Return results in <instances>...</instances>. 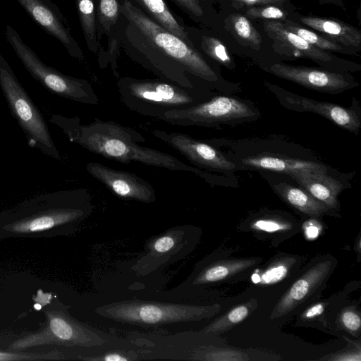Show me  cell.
Returning a JSON list of instances; mask_svg holds the SVG:
<instances>
[{"mask_svg":"<svg viewBox=\"0 0 361 361\" xmlns=\"http://www.w3.org/2000/svg\"><path fill=\"white\" fill-rule=\"evenodd\" d=\"M252 227L256 230L267 232H276L289 230L292 226L286 221L274 219H262L255 221Z\"/></svg>","mask_w":361,"mask_h":361,"instance_id":"cell-36","label":"cell"},{"mask_svg":"<svg viewBox=\"0 0 361 361\" xmlns=\"http://www.w3.org/2000/svg\"><path fill=\"white\" fill-rule=\"evenodd\" d=\"M5 34L25 69L44 88L65 99L85 104H98L99 98L89 81L66 75L45 64L11 26H6Z\"/></svg>","mask_w":361,"mask_h":361,"instance_id":"cell-7","label":"cell"},{"mask_svg":"<svg viewBox=\"0 0 361 361\" xmlns=\"http://www.w3.org/2000/svg\"><path fill=\"white\" fill-rule=\"evenodd\" d=\"M331 360H341V361H360V350H350L348 352H343L338 355H336L334 357L329 358Z\"/></svg>","mask_w":361,"mask_h":361,"instance_id":"cell-39","label":"cell"},{"mask_svg":"<svg viewBox=\"0 0 361 361\" xmlns=\"http://www.w3.org/2000/svg\"><path fill=\"white\" fill-rule=\"evenodd\" d=\"M152 134L197 166L216 171H228L235 167L216 148L185 133L154 129Z\"/></svg>","mask_w":361,"mask_h":361,"instance_id":"cell-14","label":"cell"},{"mask_svg":"<svg viewBox=\"0 0 361 361\" xmlns=\"http://www.w3.org/2000/svg\"><path fill=\"white\" fill-rule=\"evenodd\" d=\"M97 31L99 42L103 35L108 36L121 16L119 0H96Z\"/></svg>","mask_w":361,"mask_h":361,"instance_id":"cell-26","label":"cell"},{"mask_svg":"<svg viewBox=\"0 0 361 361\" xmlns=\"http://www.w3.org/2000/svg\"><path fill=\"white\" fill-rule=\"evenodd\" d=\"M245 166L269 170L290 175L304 170H322L327 171L325 166L317 162L288 157H279L271 154H261L242 159Z\"/></svg>","mask_w":361,"mask_h":361,"instance_id":"cell-20","label":"cell"},{"mask_svg":"<svg viewBox=\"0 0 361 361\" xmlns=\"http://www.w3.org/2000/svg\"><path fill=\"white\" fill-rule=\"evenodd\" d=\"M331 267V262L325 260L315 264L303 274L279 300L271 317L283 316L305 301L325 281Z\"/></svg>","mask_w":361,"mask_h":361,"instance_id":"cell-17","label":"cell"},{"mask_svg":"<svg viewBox=\"0 0 361 361\" xmlns=\"http://www.w3.org/2000/svg\"><path fill=\"white\" fill-rule=\"evenodd\" d=\"M85 169L90 175L122 199L147 204L156 201L152 185L133 173L114 169L98 162H90Z\"/></svg>","mask_w":361,"mask_h":361,"instance_id":"cell-12","label":"cell"},{"mask_svg":"<svg viewBox=\"0 0 361 361\" xmlns=\"http://www.w3.org/2000/svg\"><path fill=\"white\" fill-rule=\"evenodd\" d=\"M44 314L46 321L39 330L17 338L8 348L20 351L42 345L94 348L106 342L99 334L70 315L66 307L49 308Z\"/></svg>","mask_w":361,"mask_h":361,"instance_id":"cell-8","label":"cell"},{"mask_svg":"<svg viewBox=\"0 0 361 361\" xmlns=\"http://www.w3.org/2000/svg\"><path fill=\"white\" fill-rule=\"evenodd\" d=\"M304 190L328 208H336L342 184L325 171L304 170L289 175Z\"/></svg>","mask_w":361,"mask_h":361,"instance_id":"cell-18","label":"cell"},{"mask_svg":"<svg viewBox=\"0 0 361 361\" xmlns=\"http://www.w3.org/2000/svg\"><path fill=\"white\" fill-rule=\"evenodd\" d=\"M201 49L211 59L225 66H231V59L224 44L217 38L202 35Z\"/></svg>","mask_w":361,"mask_h":361,"instance_id":"cell-32","label":"cell"},{"mask_svg":"<svg viewBox=\"0 0 361 361\" xmlns=\"http://www.w3.org/2000/svg\"><path fill=\"white\" fill-rule=\"evenodd\" d=\"M121 14L135 25L153 46L181 66L189 75L208 82L219 80L215 70L195 47L164 29L129 0L123 1Z\"/></svg>","mask_w":361,"mask_h":361,"instance_id":"cell-5","label":"cell"},{"mask_svg":"<svg viewBox=\"0 0 361 361\" xmlns=\"http://www.w3.org/2000/svg\"><path fill=\"white\" fill-rule=\"evenodd\" d=\"M63 355L57 350L47 353H25L0 350V361L8 360H61Z\"/></svg>","mask_w":361,"mask_h":361,"instance_id":"cell-33","label":"cell"},{"mask_svg":"<svg viewBox=\"0 0 361 361\" xmlns=\"http://www.w3.org/2000/svg\"><path fill=\"white\" fill-rule=\"evenodd\" d=\"M190 226H178L152 238L145 245L144 252L133 269L146 276L178 259H181L195 245Z\"/></svg>","mask_w":361,"mask_h":361,"instance_id":"cell-11","label":"cell"},{"mask_svg":"<svg viewBox=\"0 0 361 361\" xmlns=\"http://www.w3.org/2000/svg\"><path fill=\"white\" fill-rule=\"evenodd\" d=\"M121 47L126 54L145 68L184 88L195 90L187 71L153 46L137 27L122 14L116 24Z\"/></svg>","mask_w":361,"mask_h":361,"instance_id":"cell-9","label":"cell"},{"mask_svg":"<svg viewBox=\"0 0 361 361\" xmlns=\"http://www.w3.org/2000/svg\"><path fill=\"white\" fill-rule=\"evenodd\" d=\"M189 360L207 361H244L249 360L243 351L219 348L201 347Z\"/></svg>","mask_w":361,"mask_h":361,"instance_id":"cell-29","label":"cell"},{"mask_svg":"<svg viewBox=\"0 0 361 361\" xmlns=\"http://www.w3.org/2000/svg\"><path fill=\"white\" fill-rule=\"evenodd\" d=\"M284 26L289 31L298 35L311 45L321 49H326L334 51H341L342 47L337 42L326 39L322 35H319L309 30L294 25L291 23L284 24Z\"/></svg>","mask_w":361,"mask_h":361,"instance_id":"cell-31","label":"cell"},{"mask_svg":"<svg viewBox=\"0 0 361 361\" xmlns=\"http://www.w3.org/2000/svg\"><path fill=\"white\" fill-rule=\"evenodd\" d=\"M16 1L46 32L64 46L71 57L84 61L82 49L72 35L66 19L51 0Z\"/></svg>","mask_w":361,"mask_h":361,"instance_id":"cell-13","label":"cell"},{"mask_svg":"<svg viewBox=\"0 0 361 361\" xmlns=\"http://www.w3.org/2000/svg\"><path fill=\"white\" fill-rule=\"evenodd\" d=\"M269 89L284 107L297 111L315 113L325 117L339 127L357 133L360 120L355 111L338 104L319 102L286 91L279 87L269 85Z\"/></svg>","mask_w":361,"mask_h":361,"instance_id":"cell-15","label":"cell"},{"mask_svg":"<svg viewBox=\"0 0 361 361\" xmlns=\"http://www.w3.org/2000/svg\"><path fill=\"white\" fill-rule=\"evenodd\" d=\"M268 71L279 78L322 92L341 93L355 85L341 74L313 68L275 63Z\"/></svg>","mask_w":361,"mask_h":361,"instance_id":"cell-16","label":"cell"},{"mask_svg":"<svg viewBox=\"0 0 361 361\" xmlns=\"http://www.w3.org/2000/svg\"><path fill=\"white\" fill-rule=\"evenodd\" d=\"M245 14L247 17L252 19L266 18L272 20H284L286 18V13L284 11L279 7L273 6L250 8L245 11Z\"/></svg>","mask_w":361,"mask_h":361,"instance_id":"cell-34","label":"cell"},{"mask_svg":"<svg viewBox=\"0 0 361 361\" xmlns=\"http://www.w3.org/2000/svg\"><path fill=\"white\" fill-rule=\"evenodd\" d=\"M233 29L236 35L252 48L258 50L262 43V37L250 20L240 14L231 17Z\"/></svg>","mask_w":361,"mask_h":361,"instance_id":"cell-30","label":"cell"},{"mask_svg":"<svg viewBox=\"0 0 361 361\" xmlns=\"http://www.w3.org/2000/svg\"><path fill=\"white\" fill-rule=\"evenodd\" d=\"M255 114L253 109L240 99L218 96L184 109L167 111L159 119L175 126L212 127L246 121Z\"/></svg>","mask_w":361,"mask_h":361,"instance_id":"cell-10","label":"cell"},{"mask_svg":"<svg viewBox=\"0 0 361 361\" xmlns=\"http://www.w3.org/2000/svg\"><path fill=\"white\" fill-rule=\"evenodd\" d=\"M295 263L293 258H283L272 262L261 274H254L252 277L255 283L274 284L283 280L288 274Z\"/></svg>","mask_w":361,"mask_h":361,"instance_id":"cell-28","label":"cell"},{"mask_svg":"<svg viewBox=\"0 0 361 361\" xmlns=\"http://www.w3.org/2000/svg\"><path fill=\"white\" fill-rule=\"evenodd\" d=\"M324 305L323 303H317L310 307L302 314V317L305 319H311L321 314L324 311Z\"/></svg>","mask_w":361,"mask_h":361,"instance_id":"cell-40","label":"cell"},{"mask_svg":"<svg viewBox=\"0 0 361 361\" xmlns=\"http://www.w3.org/2000/svg\"><path fill=\"white\" fill-rule=\"evenodd\" d=\"M138 354L125 350H112L102 355L90 357H81L80 360L90 361H133L138 358Z\"/></svg>","mask_w":361,"mask_h":361,"instance_id":"cell-35","label":"cell"},{"mask_svg":"<svg viewBox=\"0 0 361 361\" xmlns=\"http://www.w3.org/2000/svg\"><path fill=\"white\" fill-rule=\"evenodd\" d=\"M120 98L130 111L159 118L164 113L200 103L193 90L163 79L121 78L117 82Z\"/></svg>","mask_w":361,"mask_h":361,"instance_id":"cell-4","label":"cell"},{"mask_svg":"<svg viewBox=\"0 0 361 361\" xmlns=\"http://www.w3.org/2000/svg\"><path fill=\"white\" fill-rule=\"evenodd\" d=\"M263 25L267 35L277 45L288 48L294 55L322 61L332 60L326 52L311 45L298 35L287 30L283 23L278 20H267Z\"/></svg>","mask_w":361,"mask_h":361,"instance_id":"cell-19","label":"cell"},{"mask_svg":"<svg viewBox=\"0 0 361 361\" xmlns=\"http://www.w3.org/2000/svg\"><path fill=\"white\" fill-rule=\"evenodd\" d=\"M75 5L87 47L98 54L101 45L97 39L96 0H75Z\"/></svg>","mask_w":361,"mask_h":361,"instance_id":"cell-25","label":"cell"},{"mask_svg":"<svg viewBox=\"0 0 361 361\" xmlns=\"http://www.w3.org/2000/svg\"><path fill=\"white\" fill-rule=\"evenodd\" d=\"M200 1H205L206 0H200Z\"/></svg>","mask_w":361,"mask_h":361,"instance_id":"cell-43","label":"cell"},{"mask_svg":"<svg viewBox=\"0 0 361 361\" xmlns=\"http://www.w3.org/2000/svg\"><path fill=\"white\" fill-rule=\"evenodd\" d=\"M190 18L197 20L204 17V13L200 0H171Z\"/></svg>","mask_w":361,"mask_h":361,"instance_id":"cell-37","label":"cell"},{"mask_svg":"<svg viewBox=\"0 0 361 361\" xmlns=\"http://www.w3.org/2000/svg\"><path fill=\"white\" fill-rule=\"evenodd\" d=\"M49 121L59 127L71 142L105 158L125 164L136 161L205 176L204 173L172 155L140 145L145 139L139 132L115 121L94 118L92 123L82 124L77 116L59 114L52 115Z\"/></svg>","mask_w":361,"mask_h":361,"instance_id":"cell-2","label":"cell"},{"mask_svg":"<svg viewBox=\"0 0 361 361\" xmlns=\"http://www.w3.org/2000/svg\"><path fill=\"white\" fill-rule=\"evenodd\" d=\"M276 191L291 206L311 216H319L329 209L304 189L285 183L276 185Z\"/></svg>","mask_w":361,"mask_h":361,"instance_id":"cell-24","label":"cell"},{"mask_svg":"<svg viewBox=\"0 0 361 361\" xmlns=\"http://www.w3.org/2000/svg\"><path fill=\"white\" fill-rule=\"evenodd\" d=\"M93 207L85 188L41 194L0 212V238L68 235L89 217Z\"/></svg>","mask_w":361,"mask_h":361,"instance_id":"cell-1","label":"cell"},{"mask_svg":"<svg viewBox=\"0 0 361 361\" xmlns=\"http://www.w3.org/2000/svg\"><path fill=\"white\" fill-rule=\"evenodd\" d=\"M300 21L308 27L317 30L346 46L360 47L361 34L356 27L345 23L314 16H301Z\"/></svg>","mask_w":361,"mask_h":361,"instance_id":"cell-22","label":"cell"},{"mask_svg":"<svg viewBox=\"0 0 361 361\" xmlns=\"http://www.w3.org/2000/svg\"><path fill=\"white\" fill-rule=\"evenodd\" d=\"M0 87L12 116L23 131L30 147L55 159L61 155L39 109L0 54Z\"/></svg>","mask_w":361,"mask_h":361,"instance_id":"cell-6","label":"cell"},{"mask_svg":"<svg viewBox=\"0 0 361 361\" xmlns=\"http://www.w3.org/2000/svg\"><path fill=\"white\" fill-rule=\"evenodd\" d=\"M358 246H360V239H359V242H358ZM359 247L358 249L360 250V247Z\"/></svg>","mask_w":361,"mask_h":361,"instance_id":"cell-42","label":"cell"},{"mask_svg":"<svg viewBox=\"0 0 361 361\" xmlns=\"http://www.w3.org/2000/svg\"><path fill=\"white\" fill-rule=\"evenodd\" d=\"M221 305H197L144 300H123L96 309L98 314L116 322L142 326L195 322L217 314Z\"/></svg>","mask_w":361,"mask_h":361,"instance_id":"cell-3","label":"cell"},{"mask_svg":"<svg viewBox=\"0 0 361 361\" xmlns=\"http://www.w3.org/2000/svg\"><path fill=\"white\" fill-rule=\"evenodd\" d=\"M341 322L343 326L352 333L360 331L361 319L355 310L350 308L344 310L341 314Z\"/></svg>","mask_w":361,"mask_h":361,"instance_id":"cell-38","label":"cell"},{"mask_svg":"<svg viewBox=\"0 0 361 361\" xmlns=\"http://www.w3.org/2000/svg\"><path fill=\"white\" fill-rule=\"evenodd\" d=\"M253 305L251 302H249L234 307L205 326L200 332L206 334H219L230 329L235 324L243 322L250 314Z\"/></svg>","mask_w":361,"mask_h":361,"instance_id":"cell-27","label":"cell"},{"mask_svg":"<svg viewBox=\"0 0 361 361\" xmlns=\"http://www.w3.org/2000/svg\"><path fill=\"white\" fill-rule=\"evenodd\" d=\"M154 22L176 35L191 47H195L184 21L176 16L164 0H134Z\"/></svg>","mask_w":361,"mask_h":361,"instance_id":"cell-21","label":"cell"},{"mask_svg":"<svg viewBox=\"0 0 361 361\" xmlns=\"http://www.w3.org/2000/svg\"><path fill=\"white\" fill-rule=\"evenodd\" d=\"M310 224L307 227V233L310 237H315L318 233V228L316 226V224L310 222Z\"/></svg>","mask_w":361,"mask_h":361,"instance_id":"cell-41","label":"cell"},{"mask_svg":"<svg viewBox=\"0 0 361 361\" xmlns=\"http://www.w3.org/2000/svg\"><path fill=\"white\" fill-rule=\"evenodd\" d=\"M258 259L223 260L212 263L203 268L192 280L195 286L221 281L258 263Z\"/></svg>","mask_w":361,"mask_h":361,"instance_id":"cell-23","label":"cell"}]
</instances>
